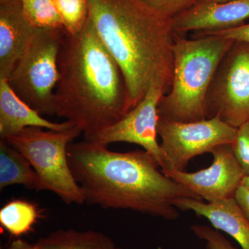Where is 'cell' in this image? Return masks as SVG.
Returning a JSON list of instances; mask_svg holds the SVG:
<instances>
[{"label":"cell","mask_w":249,"mask_h":249,"mask_svg":"<svg viewBox=\"0 0 249 249\" xmlns=\"http://www.w3.org/2000/svg\"><path fill=\"white\" fill-rule=\"evenodd\" d=\"M81 134L75 125L62 131L29 127L4 140L29 160L43 191L52 192L67 204L82 205L84 195L67 158L69 145Z\"/></svg>","instance_id":"5b68a950"},{"label":"cell","mask_w":249,"mask_h":249,"mask_svg":"<svg viewBox=\"0 0 249 249\" xmlns=\"http://www.w3.org/2000/svg\"><path fill=\"white\" fill-rule=\"evenodd\" d=\"M232 1V0H198V1H216V2H224V1Z\"/></svg>","instance_id":"4316f807"},{"label":"cell","mask_w":249,"mask_h":249,"mask_svg":"<svg viewBox=\"0 0 249 249\" xmlns=\"http://www.w3.org/2000/svg\"><path fill=\"white\" fill-rule=\"evenodd\" d=\"M89 18L124 75L129 109L153 83L168 92L173 78L171 19L144 0H88Z\"/></svg>","instance_id":"3957f363"},{"label":"cell","mask_w":249,"mask_h":249,"mask_svg":"<svg viewBox=\"0 0 249 249\" xmlns=\"http://www.w3.org/2000/svg\"><path fill=\"white\" fill-rule=\"evenodd\" d=\"M73 124L68 121L51 122L14 92L7 80L0 78V137L6 139L26 127L65 130Z\"/></svg>","instance_id":"5bb4252c"},{"label":"cell","mask_w":249,"mask_h":249,"mask_svg":"<svg viewBox=\"0 0 249 249\" xmlns=\"http://www.w3.org/2000/svg\"><path fill=\"white\" fill-rule=\"evenodd\" d=\"M242 184L249 189V175H247V176L244 178L243 180H242Z\"/></svg>","instance_id":"484cf974"},{"label":"cell","mask_w":249,"mask_h":249,"mask_svg":"<svg viewBox=\"0 0 249 249\" xmlns=\"http://www.w3.org/2000/svg\"><path fill=\"white\" fill-rule=\"evenodd\" d=\"M249 18V0L198 1L171 19L172 29L181 36L189 32H217L242 25Z\"/></svg>","instance_id":"8fae6325"},{"label":"cell","mask_w":249,"mask_h":249,"mask_svg":"<svg viewBox=\"0 0 249 249\" xmlns=\"http://www.w3.org/2000/svg\"><path fill=\"white\" fill-rule=\"evenodd\" d=\"M176 207L206 218L216 230L231 236L242 249H249V221L234 197L214 202L183 198L177 201Z\"/></svg>","instance_id":"4fadbf2b"},{"label":"cell","mask_w":249,"mask_h":249,"mask_svg":"<svg viewBox=\"0 0 249 249\" xmlns=\"http://www.w3.org/2000/svg\"><path fill=\"white\" fill-rule=\"evenodd\" d=\"M66 31L36 29L7 83L14 92L41 115L53 116L59 80L58 55Z\"/></svg>","instance_id":"8992f818"},{"label":"cell","mask_w":249,"mask_h":249,"mask_svg":"<svg viewBox=\"0 0 249 249\" xmlns=\"http://www.w3.org/2000/svg\"><path fill=\"white\" fill-rule=\"evenodd\" d=\"M206 113L235 128L249 122V44L235 41L224 55L210 86Z\"/></svg>","instance_id":"52a82bcc"},{"label":"cell","mask_w":249,"mask_h":249,"mask_svg":"<svg viewBox=\"0 0 249 249\" xmlns=\"http://www.w3.org/2000/svg\"><path fill=\"white\" fill-rule=\"evenodd\" d=\"M69 165L85 201L103 209H127L173 221L183 198L202 199L162 172L145 150L111 151L91 141L72 142Z\"/></svg>","instance_id":"6da1fadb"},{"label":"cell","mask_w":249,"mask_h":249,"mask_svg":"<svg viewBox=\"0 0 249 249\" xmlns=\"http://www.w3.org/2000/svg\"><path fill=\"white\" fill-rule=\"evenodd\" d=\"M40 216L36 204L14 199L0 209V224L11 235L19 237L30 232Z\"/></svg>","instance_id":"e0dca14e"},{"label":"cell","mask_w":249,"mask_h":249,"mask_svg":"<svg viewBox=\"0 0 249 249\" xmlns=\"http://www.w3.org/2000/svg\"><path fill=\"white\" fill-rule=\"evenodd\" d=\"M12 185L43 191L40 178L29 160L4 139H0V189Z\"/></svg>","instance_id":"9a60e30c"},{"label":"cell","mask_w":249,"mask_h":249,"mask_svg":"<svg viewBox=\"0 0 249 249\" xmlns=\"http://www.w3.org/2000/svg\"><path fill=\"white\" fill-rule=\"evenodd\" d=\"M235 41L193 34H175L171 86L159 104V115L178 122L207 119L206 98L219 64Z\"/></svg>","instance_id":"277c9868"},{"label":"cell","mask_w":249,"mask_h":249,"mask_svg":"<svg viewBox=\"0 0 249 249\" xmlns=\"http://www.w3.org/2000/svg\"><path fill=\"white\" fill-rule=\"evenodd\" d=\"M165 93L164 88L153 83L133 109L129 110L115 124L98 134L91 142L108 146L116 142H125L142 147L155 159L160 168L165 165L164 154L157 142L159 104Z\"/></svg>","instance_id":"9c48e42d"},{"label":"cell","mask_w":249,"mask_h":249,"mask_svg":"<svg viewBox=\"0 0 249 249\" xmlns=\"http://www.w3.org/2000/svg\"><path fill=\"white\" fill-rule=\"evenodd\" d=\"M195 34L202 36H215L226 37L236 42H245L249 44V23L243 24L237 27L231 28L217 32L211 33H194Z\"/></svg>","instance_id":"603a6c76"},{"label":"cell","mask_w":249,"mask_h":249,"mask_svg":"<svg viewBox=\"0 0 249 249\" xmlns=\"http://www.w3.org/2000/svg\"><path fill=\"white\" fill-rule=\"evenodd\" d=\"M234 199L246 217L249 221V189L241 184L234 196Z\"/></svg>","instance_id":"cb8c5ba5"},{"label":"cell","mask_w":249,"mask_h":249,"mask_svg":"<svg viewBox=\"0 0 249 249\" xmlns=\"http://www.w3.org/2000/svg\"><path fill=\"white\" fill-rule=\"evenodd\" d=\"M157 133L165 160L161 170L183 171L196 156L211 153L218 145L232 144L237 128L217 118L178 122L159 115Z\"/></svg>","instance_id":"ba28073f"},{"label":"cell","mask_w":249,"mask_h":249,"mask_svg":"<svg viewBox=\"0 0 249 249\" xmlns=\"http://www.w3.org/2000/svg\"><path fill=\"white\" fill-rule=\"evenodd\" d=\"M2 249H38L36 247V244H31L24 241L18 239V240H14L12 243L6 247V248Z\"/></svg>","instance_id":"d4e9b609"},{"label":"cell","mask_w":249,"mask_h":249,"mask_svg":"<svg viewBox=\"0 0 249 249\" xmlns=\"http://www.w3.org/2000/svg\"><path fill=\"white\" fill-rule=\"evenodd\" d=\"M119 249V248H117V249Z\"/></svg>","instance_id":"f1b7e54d"},{"label":"cell","mask_w":249,"mask_h":249,"mask_svg":"<svg viewBox=\"0 0 249 249\" xmlns=\"http://www.w3.org/2000/svg\"><path fill=\"white\" fill-rule=\"evenodd\" d=\"M160 14L173 19L183 11L191 8L198 0H144Z\"/></svg>","instance_id":"7402d4cb"},{"label":"cell","mask_w":249,"mask_h":249,"mask_svg":"<svg viewBox=\"0 0 249 249\" xmlns=\"http://www.w3.org/2000/svg\"><path fill=\"white\" fill-rule=\"evenodd\" d=\"M67 34L74 35L83 30L89 18L88 0H53Z\"/></svg>","instance_id":"d6986e66"},{"label":"cell","mask_w":249,"mask_h":249,"mask_svg":"<svg viewBox=\"0 0 249 249\" xmlns=\"http://www.w3.org/2000/svg\"><path fill=\"white\" fill-rule=\"evenodd\" d=\"M19 1L24 17L35 29H65L53 0H19Z\"/></svg>","instance_id":"ac0fdd59"},{"label":"cell","mask_w":249,"mask_h":249,"mask_svg":"<svg viewBox=\"0 0 249 249\" xmlns=\"http://www.w3.org/2000/svg\"><path fill=\"white\" fill-rule=\"evenodd\" d=\"M35 29L24 17L19 0L0 3V78H9Z\"/></svg>","instance_id":"7c38bea8"},{"label":"cell","mask_w":249,"mask_h":249,"mask_svg":"<svg viewBox=\"0 0 249 249\" xmlns=\"http://www.w3.org/2000/svg\"><path fill=\"white\" fill-rule=\"evenodd\" d=\"M191 229L198 238L206 242L207 249H237L216 229L203 225H193Z\"/></svg>","instance_id":"44dd1931"},{"label":"cell","mask_w":249,"mask_h":249,"mask_svg":"<svg viewBox=\"0 0 249 249\" xmlns=\"http://www.w3.org/2000/svg\"><path fill=\"white\" fill-rule=\"evenodd\" d=\"M54 114L93 141L130 109L124 75L88 18L83 30L65 33L58 55Z\"/></svg>","instance_id":"7a4b0ae2"},{"label":"cell","mask_w":249,"mask_h":249,"mask_svg":"<svg viewBox=\"0 0 249 249\" xmlns=\"http://www.w3.org/2000/svg\"><path fill=\"white\" fill-rule=\"evenodd\" d=\"M211 153L213 160L209 168L195 173L175 170L162 172L208 202L234 197L245 175L236 160L231 144L218 145Z\"/></svg>","instance_id":"30bf717a"},{"label":"cell","mask_w":249,"mask_h":249,"mask_svg":"<svg viewBox=\"0 0 249 249\" xmlns=\"http://www.w3.org/2000/svg\"><path fill=\"white\" fill-rule=\"evenodd\" d=\"M11 1V0H0V3L1 2H6V1Z\"/></svg>","instance_id":"83f0119b"},{"label":"cell","mask_w":249,"mask_h":249,"mask_svg":"<svg viewBox=\"0 0 249 249\" xmlns=\"http://www.w3.org/2000/svg\"><path fill=\"white\" fill-rule=\"evenodd\" d=\"M38 249H116L114 241L103 232L93 230L60 229L41 237L36 243Z\"/></svg>","instance_id":"2e32d148"},{"label":"cell","mask_w":249,"mask_h":249,"mask_svg":"<svg viewBox=\"0 0 249 249\" xmlns=\"http://www.w3.org/2000/svg\"><path fill=\"white\" fill-rule=\"evenodd\" d=\"M231 146L236 160L245 176L249 175V122L237 127L235 139Z\"/></svg>","instance_id":"ffe728a7"}]
</instances>
